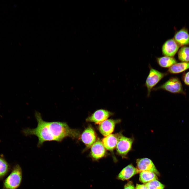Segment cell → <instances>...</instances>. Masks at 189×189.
Instances as JSON below:
<instances>
[{
	"instance_id": "6da1fadb",
	"label": "cell",
	"mask_w": 189,
	"mask_h": 189,
	"mask_svg": "<svg viewBox=\"0 0 189 189\" xmlns=\"http://www.w3.org/2000/svg\"><path fill=\"white\" fill-rule=\"evenodd\" d=\"M35 116L37 122V127L34 128L25 129L23 132L27 136L34 135L37 136L38 147L46 141L60 142L66 137L75 139L79 136V132L77 130L70 128L65 122L45 121L43 119L41 114L37 111Z\"/></svg>"
},
{
	"instance_id": "7a4b0ae2",
	"label": "cell",
	"mask_w": 189,
	"mask_h": 189,
	"mask_svg": "<svg viewBox=\"0 0 189 189\" xmlns=\"http://www.w3.org/2000/svg\"><path fill=\"white\" fill-rule=\"evenodd\" d=\"M22 179V168L19 165L16 164L4 181L2 189H17L20 186Z\"/></svg>"
},
{
	"instance_id": "3957f363",
	"label": "cell",
	"mask_w": 189,
	"mask_h": 189,
	"mask_svg": "<svg viewBox=\"0 0 189 189\" xmlns=\"http://www.w3.org/2000/svg\"><path fill=\"white\" fill-rule=\"evenodd\" d=\"M163 90L173 93L186 94L180 79L176 77H170L162 85L154 88L155 90Z\"/></svg>"
},
{
	"instance_id": "277c9868",
	"label": "cell",
	"mask_w": 189,
	"mask_h": 189,
	"mask_svg": "<svg viewBox=\"0 0 189 189\" xmlns=\"http://www.w3.org/2000/svg\"><path fill=\"white\" fill-rule=\"evenodd\" d=\"M167 73L161 72L151 67L146 80L145 86L147 90V96L149 97L152 89L161 79L167 75Z\"/></svg>"
},
{
	"instance_id": "5b68a950",
	"label": "cell",
	"mask_w": 189,
	"mask_h": 189,
	"mask_svg": "<svg viewBox=\"0 0 189 189\" xmlns=\"http://www.w3.org/2000/svg\"><path fill=\"white\" fill-rule=\"evenodd\" d=\"M134 140L133 138L127 137L120 133L116 146L117 153L123 157L127 156L132 149Z\"/></svg>"
},
{
	"instance_id": "8992f818",
	"label": "cell",
	"mask_w": 189,
	"mask_h": 189,
	"mask_svg": "<svg viewBox=\"0 0 189 189\" xmlns=\"http://www.w3.org/2000/svg\"><path fill=\"white\" fill-rule=\"evenodd\" d=\"M136 163L137 169L140 172L143 171H149L154 173L157 175H160L159 172L150 159L147 158L138 159L136 160Z\"/></svg>"
},
{
	"instance_id": "52a82bcc",
	"label": "cell",
	"mask_w": 189,
	"mask_h": 189,
	"mask_svg": "<svg viewBox=\"0 0 189 189\" xmlns=\"http://www.w3.org/2000/svg\"><path fill=\"white\" fill-rule=\"evenodd\" d=\"M180 46L174 39H169L162 45V53L165 56L173 57L177 52Z\"/></svg>"
},
{
	"instance_id": "ba28073f",
	"label": "cell",
	"mask_w": 189,
	"mask_h": 189,
	"mask_svg": "<svg viewBox=\"0 0 189 189\" xmlns=\"http://www.w3.org/2000/svg\"><path fill=\"white\" fill-rule=\"evenodd\" d=\"M111 113L104 109H100L95 111L91 116L88 118L86 120L100 124L107 119L111 115Z\"/></svg>"
},
{
	"instance_id": "9c48e42d",
	"label": "cell",
	"mask_w": 189,
	"mask_h": 189,
	"mask_svg": "<svg viewBox=\"0 0 189 189\" xmlns=\"http://www.w3.org/2000/svg\"><path fill=\"white\" fill-rule=\"evenodd\" d=\"M119 122V120L106 119L99 124V131L103 136H108L113 131L116 124Z\"/></svg>"
},
{
	"instance_id": "30bf717a",
	"label": "cell",
	"mask_w": 189,
	"mask_h": 189,
	"mask_svg": "<svg viewBox=\"0 0 189 189\" xmlns=\"http://www.w3.org/2000/svg\"><path fill=\"white\" fill-rule=\"evenodd\" d=\"M81 138L87 147H91L96 140V136L94 130L91 127L89 126L83 132Z\"/></svg>"
},
{
	"instance_id": "8fae6325",
	"label": "cell",
	"mask_w": 189,
	"mask_h": 189,
	"mask_svg": "<svg viewBox=\"0 0 189 189\" xmlns=\"http://www.w3.org/2000/svg\"><path fill=\"white\" fill-rule=\"evenodd\" d=\"M105 153L106 149L102 142L98 139L91 146L92 156L94 159L97 160L103 157Z\"/></svg>"
},
{
	"instance_id": "7c38bea8",
	"label": "cell",
	"mask_w": 189,
	"mask_h": 189,
	"mask_svg": "<svg viewBox=\"0 0 189 189\" xmlns=\"http://www.w3.org/2000/svg\"><path fill=\"white\" fill-rule=\"evenodd\" d=\"M140 171L132 164H130L123 168L118 176V178L124 181L128 180Z\"/></svg>"
},
{
	"instance_id": "4fadbf2b",
	"label": "cell",
	"mask_w": 189,
	"mask_h": 189,
	"mask_svg": "<svg viewBox=\"0 0 189 189\" xmlns=\"http://www.w3.org/2000/svg\"><path fill=\"white\" fill-rule=\"evenodd\" d=\"M174 39L180 46L189 45V34L187 30L183 28L175 34Z\"/></svg>"
},
{
	"instance_id": "5bb4252c",
	"label": "cell",
	"mask_w": 189,
	"mask_h": 189,
	"mask_svg": "<svg viewBox=\"0 0 189 189\" xmlns=\"http://www.w3.org/2000/svg\"><path fill=\"white\" fill-rule=\"evenodd\" d=\"M120 134H110L104 138L102 142L105 148L112 151L116 146Z\"/></svg>"
},
{
	"instance_id": "9a60e30c",
	"label": "cell",
	"mask_w": 189,
	"mask_h": 189,
	"mask_svg": "<svg viewBox=\"0 0 189 189\" xmlns=\"http://www.w3.org/2000/svg\"><path fill=\"white\" fill-rule=\"evenodd\" d=\"M189 69V62L176 63L169 68L167 72L171 74H177L183 72Z\"/></svg>"
},
{
	"instance_id": "2e32d148",
	"label": "cell",
	"mask_w": 189,
	"mask_h": 189,
	"mask_svg": "<svg viewBox=\"0 0 189 189\" xmlns=\"http://www.w3.org/2000/svg\"><path fill=\"white\" fill-rule=\"evenodd\" d=\"M156 60L161 67L165 68H169L177 62L174 57L166 56L158 57Z\"/></svg>"
},
{
	"instance_id": "e0dca14e",
	"label": "cell",
	"mask_w": 189,
	"mask_h": 189,
	"mask_svg": "<svg viewBox=\"0 0 189 189\" xmlns=\"http://www.w3.org/2000/svg\"><path fill=\"white\" fill-rule=\"evenodd\" d=\"M158 179L157 175L153 172L143 171L140 173L139 180L141 182L145 183L152 181L157 180Z\"/></svg>"
},
{
	"instance_id": "ac0fdd59",
	"label": "cell",
	"mask_w": 189,
	"mask_h": 189,
	"mask_svg": "<svg viewBox=\"0 0 189 189\" xmlns=\"http://www.w3.org/2000/svg\"><path fill=\"white\" fill-rule=\"evenodd\" d=\"M10 168V165L3 156L0 155V180L8 174Z\"/></svg>"
},
{
	"instance_id": "d6986e66",
	"label": "cell",
	"mask_w": 189,
	"mask_h": 189,
	"mask_svg": "<svg viewBox=\"0 0 189 189\" xmlns=\"http://www.w3.org/2000/svg\"><path fill=\"white\" fill-rule=\"evenodd\" d=\"M178 58L181 62H189V47L183 46L179 50Z\"/></svg>"
},
{
	"instance_id": "ffe728a7",
	"label": "cell",
	"mask_w": 189,
	"mask_h": 189,
	"mask_svg": "<svg viewBox=\"0 0 189 189\" xmlns=\"http://www.w3.org/2000/svg\"><path fill=\"white\" fill-rule=\"evenodd\" d=\"M148 189H164V185L157 180H154L144 184Z\"/></svg>"
},
{
	"instance_id": "44dd1931",
	"label": "cell",
	"mask_w": 189,
	"mask_h": 189,
	"mask_svg": "<svg viewBox=\"0 0 189 189\" xmlns=\"http://www.w3.org/2000/svg\"><path fill=\"white\" fill-rule=\"evenodd\" d=\"M182 79L186 85L189 86V71L183 74Z\"/></svg>"
},
{
	"instance_id": "7402d4cb",
	"label": "cell",
	"mask_w": 189,
	"mask_h": 189,
	"mask_svg": "<svg viewBox=\"0 0 189 189\" xmlns=\"http://www.w3.org/2000/svg\"><path fill=\"white\" fill-rule=\"evenodd\" d=\"M124 189H135L132 181H129L124 186Z\"/></svg>"
},
{
	"instance_id": "603a6c76",
	"label": "cell",
	"mask_w": 189,
	"mask_h": 189,
	"mask_svg": "<svg viewBox=\"0 0 189 189\" xmlns=\"http://www.w3.org/2000/svg\"><path fill=\"white\" fill-rule=\"evenodd\" d=\"M135 189H148V188L144 184L141 185L137 184L136 185Z\"/></svg>"
}]
</instances>
